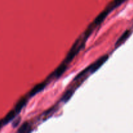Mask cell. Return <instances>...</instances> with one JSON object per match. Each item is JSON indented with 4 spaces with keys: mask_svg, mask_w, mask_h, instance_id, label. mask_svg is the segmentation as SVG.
Here are the masks:
<instances>
[{
    "mask_svg": "<svg viewBox=\"0 0 133 133\" xmlns=\"http://www.w3.org/2000/svg\"><path fill=\"white\" fill-rule=\"evenodd\" d=\"M29 124L27 122H25L23 125H22V126L20 127V128L18 129V132H25L28 131L27 130L29 129Z\"/></svg>",
    "mask_w": 133,
    "mask_h": 133,
    "instance_id": "10",
    "label": "cell"
},
{
    "mask_svg": "<svg viewBox=\"0 0 133 133\" xmlns=\"http://www.w3.org/2000/svg\"><path fill=\"white\" fill-rule=\"evenodd\" d=\"M66 68H67V65H66V62L63 63L62 64H61L58 68L56 70L55 73V75L56 77L58 78L65 72Z\"/></svg>",
    "mask_w": 133,
    "mask_h": 133,
    "instance_id": "6",
    "label": "cell"
},
{
    "mask_svg": "<svg viewBox=\"0 0 133 133\" xmlns=\"http://www.w3.org/2000/svg\"><path fill=\"white\" fill-rule=\"evenodd\" d=\"M74 90H68L67 92H65L64 94L62 96L61 100H62V101L64 103L67 102V101H68V100H70V98L72 97V96L74 95Z\"/></svg>",
    "mask_w": 133,
    "mask_h": 133,
    "instance_id": "8",
    "label": "cell"
},
{
    "mask_svg": "<svg viewBox=\"0 0 133 133\" xmlns=\"http://www.w3.org/2000/svg\"><path fill=\"white\" fill-rule=\"evenodd\" d=\"M80 48H81L80 47L78 48V47L77 46V44H75V45H74L72 49H71V51H70L69 52L68 54L67 57H66V60H65V62H66V63H68V62H71V61L73 60V58L75 57L77 53L79 52Z\"/></svg>",
    "mask_w": 133,
    "mask_h": 133,
    "instance_id": "2",
    "label": "cell"
},
{
    "mask_svg": "<svg viewBox=\"0 0 133 133\" xmlns=\"http://www.w3.org/2000/svg\"><path fill=\"white\" fill-rule=\"evenodd\" d=\"M3 120H1L0 121V127H1V126H2V125L3 124Z\"/></svg>",
    "mask_w": 133,
    "mask_h": 133,
    "instance_id": "11",
    "label": "cell"
},
{
    "mask_svg": "<svg viewBox=\"0 0 133 133\" xmlns=\"http://www.w3.org/2000/svg\"><path fill=\"white\" fill-rule=\"evenodd\" d=\"M109 11L108 10H105V11L102 12H101V14H100L96 18V19H95V21H94L95 25H98L101 24V23L103 22V20L105 19V18L107 17V16L108 15V14H109Z\"/></svg>",
    "mask_w": 133,
    "mask_h": 133,
    "instance_id": "5",
    "label": "cell"
},
{
    "mask_svg": "<svg viewBox=\"0 0 133 133\" xmlns=\"http://www.w3.org/2000/svg\"><path fill=\"white\" fill-rule=\"evenodd\" d=\"M15 113H16L15 110L10 111V112H9V114H8L5 117V118L3 119V123H8L9 121L11 120V119L14 118V116H15Z\"/></svg>",
    "mask_w": 133,
    "mask_h": 133,
    "instance_id": "9",
    "label": "cell"
},
{
    "mask_svg": "<svg viewBox=\"0 0 133 133\" xmlns=\"http://www.w3.org/2000/svg\"><path fill=\"white\" fill-rule=\"evenodd\" d=\"M45 84H46L45 82H43V83H40V84H37V85L35 86V87H34L32 90H31V92H30V94H29L30 96H34L35 95H36V94L38 93L39 92H40L41 90H42L45 88Z\"/></svg>",
    "mask_w": 133,
    "mask_h": 133,
    "instance_id": "4",
    "label": "cell"
},
{
    "mask_svg": "<svg viewBox=\"0 0 133 133\" xmlns=\"http://www.w3.org/2000/svg\"><path fill=\"white\" fill-rule=\"evenodd\" d=\"M26 103H27V99L25 97H22L20 100L18 102L15 107V111L16 113H18L22 109L23 107L25 105Z\"/></svg>",
    "mask_w": 133,
    "mask_h": 133,
    "instance_id": "7",
    "label": "cell"
},
{
    "mask_svg": "<svg viewBox=\"0 0 133 133\" xmlns=\"http://www.w3.org/2000/svg\"><path fill=\"white\" fill-rule=\"evenodd\" d=\"M109 58V55H103V57H100L98 60L96 61L95 62H94L90 66V71L92 73L95 72L96 71H97V70H98L107 61Z\"/></svg>",
    "mask_w": 133,
    "mask_h": 133,
    "instance_id": "1",
    "label": "cell"
},
{
    "mask_svg": "<svg viewBox=\"0 0 133 133\" xmlns=\"http://www.w3.org/2000/svg\"><path fill=\"white\" fill-rule=\"evenodd\" d=\"M131 34V31H130V30H126V31L123 32V35L119 38L118 41H117L116 43V45H115L116 48H118V47L120 46L123 43H124L127 40V39L129 37Z\"/></svg>",
    "mask_w": 133,
    "mask_h": 133,
    "instance_id": "3",
    "label": "cell"
}]
</instances>
